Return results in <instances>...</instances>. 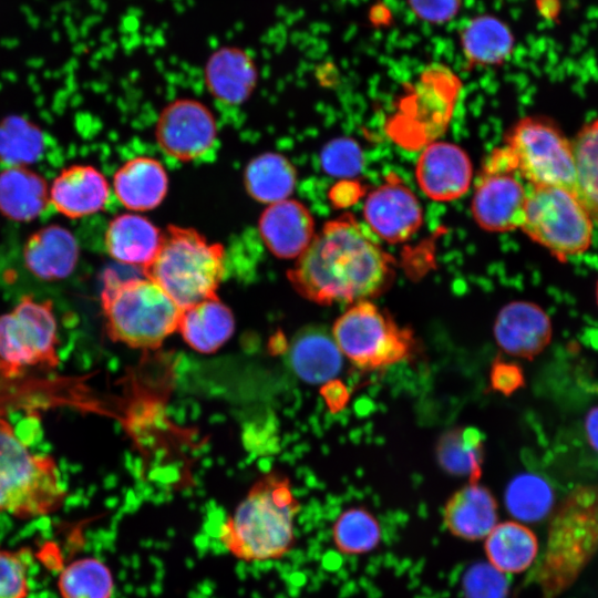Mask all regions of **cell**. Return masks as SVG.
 Returning <instances> with one entry per match:
<instances>
[{
	"mask_svg": "<svg viewBox=\"0 0 598 598\" xmlns=\"http://www.w3.org/2000/svg\"><path fill=\"white\" fill-rule=\"evenodd\" d=\"M392 274L391 257L378 237L365 224L343 215L323 225L287 276L302 297L332 305L381 293Z\"/></svg>",
	"mask_w": 598,
	"mask_h": 598,
	"instance_id": "1",
	"label": "cell"
},
{
	"mask_svg": "<svg viewBox=\"0 0 598 598\" xmlns=\"http://www.w3.org/2000/svg\"><path fill=\"white\" fill-rule=\"evenodd\" d=\"M300 504L280 474L260 477L220 527L219 539L236 558L264 561L285 556L295 545Z\"/></svg>",
	"mask_w": 598,
	"mask_h": 598,
	"instance_id": "2",
	"label": "cell"
},
{
	"mask_svg": "<svg viewBox=\"0 0 598 598\" xmlns=\"http://www.w3.org/2000/svg\"><path fill=\"white\" fill-rule=\"evenodd\" d=\"M598 550V484L578 486L555 511L534 580L540 598H557Z\"/></svg>",
	"mask_w": 598,
	"mask_h": 598,
	"instance_id": "3",
	"label": "cell"
},
{
	"mask_svg": "<svg viewBox=\"0 0 598 598\" xmlns=\"http://www.w3.org/2000/svg\"><path fill=\"white\" fill-rule=\"evenodd\" d=\"M68 498L56 460L37 454L0 416V514L30 520L59 512Z\"/></svg>",
	"mask_w": 598,
	"mask_h": 598,
	"instance_id": "4",
	"label": "cell"
},
{
	"mask_svg": "<svg viewBox=\"0 0 598 598\" xmlns=\"http://www.w3.org/2000/svg\"><path fill=\"white\" fill-rule=\"evenodd\" d=\"M107 337L131 348H157L176 329L182 309L154 281L107 270L101 291Z\"/></svg>",
	"mask_w": 598,
	"mask_h": 598,
	"instance_id": "5",
	"label": "cell"
},
{
	"mask_svg": "<svg viewBox=\"0 0 598 598\" xmlns=\"http://www.w3.org/2000/svg\"><path fill=\"white\" fill-rule=\"evenodd\" d=\"M224 271L223 245L208 241L194 228L175 225L163 231L156 256L143 268L145 277L181 309L217 297Z\"/></svg>",
	"mask_w": 598,
	"mask_h": 598,
	"instance_id": "6",
	"label": "cell"
},
{
	"mask_svg": "<svg viewBox=\"0 0 598 598\" xmlns=\"http://www.w3.org/2000/svg\"><path fill=\"white\" fill-rule=\"evenodd\" d=\"M59 343L52 301L21 297L0 316V373L12 378L28 368L55 369L60 364Z\"/></svg>",
	"mask_w": 598,
	"mask_h": 598,
	"instance_id": "7",
	"label": "cell"
},
{
	"mask_svg": "<svg viewBox=\"0 0 598 598\" xmlns=\"http://www.w3.org/2000/svg\"><path fill=\"white\" fill-rule=\"evenodd\" d=\"M594 221L577 195L555 186H530L522 230L565 260L591 245Z\"/></svg>",
	"mask_w": 598,
	"mask_h": 598,
	"instance_id": "8",
	"label": "cell"
},
{
	"mask_svg": "<svg viewBox=\"0 0 598 598\" xmlns=\"http://www.w3.org/2000/svg\"><path fill=\"white\" fill-rule=\"evenodd\" d=\"M332 336L342 354L362 370L403 361L414 347L413 333L369 300L355 302L334 322Z\"/></svg>",
	"mask_w": 598,
	"mask_h": 598,
	"instance_id": "9",
	"label": "cell"
},
{
	"mask_svg": "<svg viewBox=\"0 0 598 598\" xmlns=\"http://www.w3.org/2000/svg\"><path fill=\"white\" fill-rule=\"evenodd\" d=\"M505 145L530 186H555L576 194L573 142L549 118L528 116L509 131Z\"/></svg>",
	"mask_w": 598,
	"mask_h": 598,
	"instance_id": "10",
	"label": "cell"
},
{
	"mask_svg": "<svg viewBox=\"0 0 598 598\" xmlns=\"http://www.w3.org/2000/svg\"><path fill=\"white\" fill-rule=\"evenodd\" d=\"M529 187L508 147L495 148L483 165L473 194L471 210L475 221L488 231L522 228Z\"/></svg>",
	"mask_w": 598,
	"mask_h": 598,
	"instance_id": "11",
	"label": "cell"
},
{
	"mask_svg": "<svg viewBox=\"0 0 598 598\" xmlns=\"http://www.w3.org/2000/svg\"><path fill=\"white\" fill-rule=\"evenodd\" d=\"M155 137L166 155L181 162H190L213 148L217 126L214 115L203 103L179 99L161 112Z\"/></svg>",
	"mask_w": 598,
	"mask_h": 598,
	"instance_id": "12",
	"label": "cell"
},
{
	"mask_svg": "<svg viewBox=\"0 0 598 598\" xmlns=\"http://www.w3.org/2000/svg\"><path fill=\"white\" fill-rule=\"evenodd\" d=\"M363 216L365 225L378 238L393 244L409 239L423 220L414 193L392 175L368 195Z\"/></svg>",
	"mask_w": 598,
	"mask_h": 598,
	"instance_id": "13",
	"label": "cell"
},
{
	"mask_svg": "<svg viewBox=\"0 0 598 598\" xmlns=\"http://www.w3.org/2000/svg\"><path fill=\"white\" fill-rule=\"evenodd\" d=\"M472 163L466 152L447 142L427 145L416 162L415 178L432 200L448 202L463 196L471 185Z\"/></svg>",
	"mask_w": 598,
	"mask_h": 598,
	"instance_id": "14",
	"label": "cell"
},
{
	"mask_svg": "<svg viewBox=\"0 0 598 598\" xmlns=\"http://www.w3.org/2000/svg\"><path fill=\"white\" fill-rule=\"evenodd\" d=\"M260 237L275 256L298 258L315 237L311 213L296 199H283L262 212L258 221Z\"/></svg>",
	"mask_w": 598,
	"mask_h": 598,
	"instance_id": "15",
	"label": "cell"
},
{
	"mask_svg": "<svg viewBox=\"0 0 598 598\" xmlns=\"http://www.w3.org/2000/svg\"><path fill=\"white\" fill-rule=\"evenodd\" d=\"M110 184L94 166L63 168L50 186V204L61 215L79 219L101 212L110 198Z\"/></svg>",
	"mask_w": 598,
	"mask_h": 598,
	"instance_id": "16",
	"label": "cell"
},
{
	"mask_svg": "<svg viewBox=\"0 0 598 598\" xmlns=\"http://www.w3.org/2000/svg\"><path fill=\"white\" fill-rule=\"evenodd\" d=\"M494 334L498 346L516 357L533 358L549 343L551 323L537 305L515 301L498 313Z\"/></svg>",
	"mask_w": 598,
	"mask_h": 598,
	"instance_id": "17",
	"label": "cell"
},
{
	"mask_svg": "<svg viewBox=\"0 0 598 598\" xmlns=\"http://www.w3.org/2000/svg\"><path fill=\"white\" fill-rule=\"evenodd\" d=\"M27 270L43 281L68 278L76 268L80 247L75 236L60 225H48L34 231L22 250Z\"/></svg>",
	"mask_w": 598,
	"mask_h": 598,
	"instance_id": "18",
	"label": "cell"
},
{
	"mask_svg": "<svg viewBox=\"0 0 598 598\" xmlns=\"http://www.w3.org/2000/svg\"><path fill=\"white\" fill-rule=\"evenodd\" d=\"M443 525L455 538L483 540L498 523V505L492 492L470 483L453 493L443 507Z\"/></svg>",
	"mask_w": 598,
	"mask_h": 598,
	"instance_id": "19",
	"label": "cell"
},
{
	"mask_svg": "<svg viewBox=\"0 0 598 598\" xmlns=\"http://www.w3.org/2000/svg\"><path fill=\"white\" fill-rule=\"evenodd\" d=\"M289 362L293 372L312 384L333 380L342 369V353L332 333L320 326L300 330L292 339Z\"/></svg>",
	"mask_w": 598,
	"mask_h": 598,
	"instance_id": "20",
	"label": "cell"
},
{
	"mask_svg": "<svg viewBox=\"0 0 598 598\" xmlns=\"http://www.w3.org/2000/svg\"><path fill=\"white\" fill-rule=\"evenodd\" d=\"M204 78L206 86L217 100L240 104L252 93L258 73L248 52L236 47H223L208 58Z\"/></svg>",
	"mask_w": 598,
	"mask_h": 598,
	"instance_id": "21",
	"label": "cell"
},
{
	"mask_svg": "<svg viewBox=\"0 0 598 598\" xmlns=\"http://www.w3.org/2000/svg\"><path fill=\"white\" fill-rule=\"evenodd\" d=\"M168 189V177L163 165L147 156L125 162L113 176V190L118 202L127 209L146 212L164 200Z\"/></svg>",
	"mask_w": 598,
	"mask_h": 598,
	"instance_id": "22",
	"label": "cell"
},
{
	"mask_svg": "<svg viewBox=\"0 0 598 598\" xmlns=\"http://www.w3.org/2000/svg\"><path fill=\"white\" fill-rule=\"evenodd\" d=\"M487 563L504 575L529 569L539 554L535 532L519 520L498 522L483 539Z\"/></svg>",
	"mask_w": 598,
	"mask_h": 598,
	"instance_id": "23",
	"label": "cell"
},
{
	"mask_svg": "<svg viewBox=\"0 0 598 598\" xmlns=\"http://www.w3.org/2000/svg\"><path fill=\"white\" fill-rule=\"evenodd\" d=\"M50 205L47 179L28 166L3 167L0 172V214L27 223L41 216Z\"/></svg>",
	"mask_w": 598,
	"mask_h": 598,
	"instance_id": "24",
	"label": "cell"
},
{
	"mask_svg": "<svg viewBox=\"0 0 598 598\" xmlns=\"http://www.w3.org/2000/svg\"><path fill=\"white\" fill-rule=\"evenodd\" d=\"M162 236L163 233L147 218L122 214L109 223L104 244L116 261L144 268L156 256Z\"/></svg>",
	"mask_w": 598,
	"mask_h": 598,
	"instance_id": "25",
	"label": "cell"
},
{
	"mask_svg": "<svg viewBox=\"0 0 598 598\" xmlns=\"http://www.w3.org/2000/svg\"><path fill=\"white\" fill-rule=\"evenodd\" d=\"M235 320L230 309L217 297L182 309L177 330L193 349L210 353L231 337Z\"/></svg>",
	"mask_w": 598,
	"mask_h": 598,
	"instance_id": "26",
	"label": "cell"
},
{
	"mask_svg": "<svg viewBox=\"0 0 598 598\" xmlns=\"http://www.w3.org/2000/svg\"><path fill=\"white\" fill-rule=\"evenodd\" d=\"M461 48L472 65L503 63L513 52L514 35L508 25L492 14L471 19L461 31Z\"/></svg>",
	"mask_w": 598,
	"mask_h": 598,
	"instance_id": "27",
	"label": "cell"
},
{
	"mask_svg": "<svg viewBox=\"0 0 598 598\" xmlns=\"http://www.w3.org/2000/svg\"><path fill=\"white\" fill-rule=\"evenodd\" d=\"M244 181L254 199L270 205L289 198L296 186L297 172L283 155L265 153L248 163Z\"/></svg>",
	"mask_w": 598,
	"mask_h": 598,
	"instance_id": "28",
	"label": "cell"
},
{
	"mask_svg": "<svg viewBox=\"0 0 598 598\" xmlns=\"http://www.w3.org/2000/svg\"><path fill=\"white\" fill-rule=\"evenodd\" d=\"M483 436L477 429L458 427L445 432L436 444V458L442 468L470 483H478L483 464Z\"/></svg>",
	"mask_w": 598,
	"mask_h": 598,
	"instance_id": "29",
	"label": "cell"
},
{
	"mask_svg": "<svg viewBox=\"0 0 598 598\" xmlns=\"http://www.w3.org/2000/svg\"><path fill=\"white\" fill-rule=\"evenodd\" d=\"M331 537L334 548L344 556H361L375 550L382 543L379 519L364 507H350L336 518Z\"/></svg>",
	"mask_w": 598,
	"mask_h": 598,
	"instance_id": "30",
	"label": "cell"
},
{
	"mask_svg": "<svg viewBox=\"0 0 598 598\" xmlns=\"http://www.w3.org/2000/svg\"><path fill=\"white\" fill-rule=\"evenodd\" d=\"M571 142L576 195L598 225V118L585 124Z\"/></svg>",
	"mask_w": 598,
	"mask_h": 598,
	"instance_id": "31",
	"label": "cell"
},
{
	"mask_svg": "<svg viewBox=\"0 0 598 598\" xmlns=\"http://www.w3.org/2000/svg\"><path fill=\"white\" fill-rule=\"evenodd\" d=\"M56 587L61 598H112L114 579L102 560L83 557L60 571Z\"/></svg>",
	"mask_w": 598,
	"mask_h": 598,
	"instance_id": "32",
	"label": "cell"
},
{
	"mask_svg": "<svg viewBox=\"0 0 598 598\" xmlns=\"http://www.w3.org/2000/svg\"><path fill=\"white\" fill-rule=\"evenodd\" d=\"M43 131L30 120L10 115L0 121V163L4 167L29 166L44 152Z\"/></svg>",
	"mask_w": 598,
	"mask_h": 598,
	"instance_id": "33",
	"label": "cell"
},
{
	"mask_svg": "<svg viewBox=\"0 0 598 598\" xmlns=\"http://www.w3.org/2000/svg\"><path fill=\"white\" fill-rule=\"evenodd\" d=\"M508 512L519 522H536L551 509L554 494L546 481L536 474H519L507 486Z\"/></svg>",
	"mask_w": 598,
	"mask_h": 598,
	"instance_id": "34",
	"label": "cell"
},
{
	"mask_svg": "<svg viewBox=\"0 0 598 598\" xmlns=\"http://www.w3.org/2000/svg\"><path fill=\"white\" fill-rule=\"evenodd\" d=\"M29 561L21 551L0 547V598H28Z\"/></svg>",
	"mask_w": 598,
	"mask_h": 598,
	"instance_id": "35",
	"label": "cell"
},
{
	"mask_svg": "<svg viewBox=\"0 0 598 598\" xmlns=\"http://www.w3.org/2000/svg\"><path fill=\"white\" fill-rule=\"evenodd\" d=\"M506 576L488 563L472 566L463 578L464 598H506L508 592Z\"/></svg>",
	"mask_w": 598,
	"mask_h": 598,
	"instance_id": "36",
	"label": "cell"
},
{
	"mask_svg": "<svg viewBox=\"0 0 598 598\" xmlns=\"http://www.w3.org/2000/svg\"><path fill=\"white\" fill-rule=\"evenodd\" d=\"M361 163V152L354 142L349 138L330 142L321 153V165L330 175H352L359 171Z\"/></svg>",
	"mask_w": 598,
	"mask_h": 598,
	"instance_id": "37",
	"label": "cell"
},
{
	"mask_svg": "<svg viewBox=\"0 0 598 598\" xmlns=\"http://www.w3.org/2000/svg\"><path fill=\"white\" fill-rule=\"evenodd\" d=\"M411 11L422 21L442 24L458 13L462 0H408Z\"/></svg>",
	"mask_w": 598,
	"mask_h": 598,
	"instance_id": "38",
	"label": "cell"
},
{
	"mask_svg": "<svg viewBox=\"0 0 598 598\" xmlns=\"http://www.w3.org/2000/svg\"><path fill=\"white\" fill-rule=\"evenodd\" d=\"M523 372L514 363L496 360L491 370L492 388L503 394H511L523 384Z\"/></svg>",
	"mask_w": 598,
	"mask_h": 598,
	"instance_id": "39",
	"label": "cell"
},
{
	"mask_svg": "<svg viewBox=\"0 0 598 598\" xmlns=\"http://www.w3.org/2000/svg\"><path fill=\"white\" fill-rule=\"evenodd\" d=\"M321 393L332 411L343 409L349 400L347 386L339 380H331L322 388Z\"/></svg>",
	"mask_w": 598,
	"mask_h": 598,
	"instance_id": "40",
	"label": "cell"
},
{
	"mask_svg": "<svg viewBox=\"0 0 598 598\" xmlns=\"http://www.w3.org/2000/svg\"><path fill=\"white\" fill-rule=\"evenodd\" d=\"M585 432L589 444L598 452V405L586 415Z\"/></svg>",
	"mask_w": 598,
	"mask_h": 598,
	"instance_id": "41",
	"label": "cell"
},
{
	"mask_svg": "<svg viewBox=\"0 0 598 598\" xmlns=\"http://www.w3.org/2000/svg\"><path fill=\"white\" fill-rule=\"evenodd\" d=\"M539 13L550 21H556L560 12V0H537Z\"/></svg>",
	"mask_w": 598,
	"mask_h": 598,
	"instance_id": "42",
	"label": "cell"
},
{
	"mask_svg": "<svg viewBox=\"0 0 598 598\" xmlns=\"http://www.w3.org/2000/svg\"><path fill=\"white\" fill-rule=\"evenodd\" d=\"M596 296H597V303H598V282H597V289H596Z\"/></svg>",
	"mask_w": 598,
	"mask_h": 598,
	"instance_id": "43",
	"label": "cell"
}]
</instances>
